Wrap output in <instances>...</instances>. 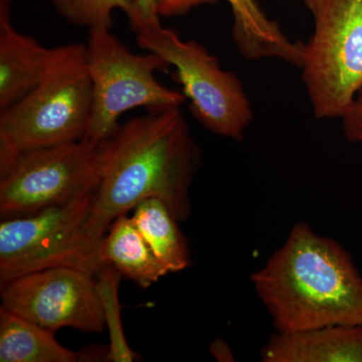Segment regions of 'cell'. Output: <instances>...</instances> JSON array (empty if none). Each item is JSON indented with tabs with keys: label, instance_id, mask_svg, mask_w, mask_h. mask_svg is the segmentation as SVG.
Returning <instances> with one entry per match:
<instances>
[{
	"label": "cell",
	"instance_id": "cell-4",
	"mask_svg": "<svg viewBox=\"0 0 362 362\" xmlns=\"http://www.w3.org/2000/svg\"><path fill=\"white\" fill-rule=\"evenodd\" d=\"M87 59L93 85V109L89 128L83 139L102 143L113 134L125 112L180 108L182 93L169 89L156 78L170 65L158 54H134L109 28L89 30Z\"/></svg>",
	"mask_w": 362,
	"mask_h": 362
},
{
	"label": "cell",
	"instance_id": "cell-14",
	"mask_svg": "<svg viewBox=\"0 0 362 362\" xmlns=\"http://www.w3.org/2000/svg\"><path fill=\"white\" fill-rule=\"evenodd\" d=\"M98 259L101 268L110 264L144 289L169 274L126 214L112 223L98 251Z\"/></svg>",
	"mask_w": 362,
	"mask_h": 362
},
{
	"label": "cell",
	"instance_id": "cell-10",
	"mask_svg": "<svg viewBox=\"0 0 362 362\" xmlns=\"http://www.w3.org/2000/svg\"><path fill=\"white\" fill-rule=\"evenodd\" d=\"M264 362H362V325L276 331L261 349Z\"/></svg>",
	"mask_w": 362,
	"mask_h": 362
},
{
	"label": "cell",
	"instance_id": "cell-2",
	"mask_svg": "<svg viewBox=\"0 0 362 362\" xmlns=\"http://www.w3.org/2000/svg\"><path fill=\"white\" fill-rule=\"evenodd\" d=\"M276 331L362 325V275L346 250L308 223L251 276Z\"/></svg>",
	"mask_w": 362,
	"mask_h": 362
},
{
	"label": "cell",
	"instance_id": "cell-1",
	"mask_svg": "<svg viewBox=\"0 0 362 362\" xmlns=\"http://www.w3.org/2000/svg\"><path fill=\"white\" fill-rule=\"evenodd\" d=\"M201 159L180 108L150 111L120 124L102 142L101 171L89 213L66 244L59 266L96 275L101 269L98 251L112 223L145 199H160L180 223L187 221Z\"/></svg>",
	"mask_w": 362,
	"mask_h": 362
},
{
	"label": "cell",
	"instance_id": "cell-22",
	"mask_svg": "<svg viewBox=\"0 0 362 362\" xmlns=\"http://www.w3.org/2000/svg\"><path fill=\"white\" fill-rule=\"evenodd\" d=\"M303 1L307 4V6H309V4H311L312 0H303Z\"/></svg>",
	"mask_w": 362,
	"mask_h": 362
},
{
	"label": "cell",
	"instance_id": "cell-20",
	"mask_svg": "<svg viewBox=\"0 0 362 362\" xmlns=\"http://www.w3.org/2000/svg\"><path fill=\"white\" fill-rule=\"evenodd\" d=\"M220 0H156V9L159 16L173 18L182 16L197 6L216 4Z\"/></svg>",
	"mask_w": 362,
	"mask_h": 362
},
{
	"label": "cell",
	"instance_id": "cell-18",
	"mask_svg": "<svg viewBox=\"0 0 362 362\" xmlns=\"http://www.w3.org/2000/svg\"><path fill=\"white\" fill-rule=\"evenodd\" d=\"M341 119L346 139L351 143L362 144V87Z\"/></svg>",
	"mask_w": 362,
	"mask_h": 362
},
{
	"label": "cell",
	"instance_id": "cell-13",
	"mask_svg": "<svg viewBox=\"0 0 362 362\" xmlns=\"http://www.w3.org/2000/svg\"><path fill=\"white\" fill-rule=\"evenodd\" d=\"M98 350L73 351L59 344L54 332L0 308V361L78 362L98 358Z\"/></svg>",
	"mask_w": 362,
	"mask_h": 362
},
{
	"label": "cell",
	"instance_id": "cell-6",
	"mask_svg": "<svg viewBox=\"0 0 362 362\" xmlns=\"http://www.w3.org/2000/svg\"><path fill=\"white\" fill-rule=\"evenodd\" d=\"M138 45L176 69L182 94L195 118L214 134L240 141L252 120L251 103L240 78L194 40H183L161 25L136 32Z\"/></svg>",
	"mask_w": 362,
	"mask_h": 362
},
{
	"label": "cell",
	"instance_id": "cell-19",
	"mask_svg": "<svg viewBox=\"0 0 362 362\" xmlns=\"http://www.w3.org/2000/svg\"><path fill=\"white\" fill-rule=\"evenodd\" d=\"M135 13L130 23L133 30L138 32L144 28L161 25L156 9V0H134Z\"/></svg>",
	"mask_w": 362,
	"mask_h": 362
},
{
	"label": "cell",
	"instance_id": "cell-9",
	"mask_svg": "<svg viewBox=\"0 0 362 362\" xmlns=\"http://www.w3.org/2000/svg\"><path fill=\"white\" fill-rule=\"evenodd\" d=\"M94 190L64 206L1 220L0 283L58 266L64 250L92 204Z\"/></svg>",
	"mask_w": 362,
	"mask_h": 362
},
{
	"label": "cell",
	"instance_id": "cell-5",
	"mask_svg": "<svg viewBox=\"0 0 362 362\" xmlns=\"http://www.w3.org/2000/svg\"><path fill=\"white\" fill-rule=\"evenodd\" d=\"M303 81L318 119L341 118L362 87V0H312Z\"/></svg>",
	"mask_w": 362,
	"mask_h": 362
},
{
	"label": "cell",
	"instance_id": "cell-7",
	"mask_svg": "<svg viewBox=\"0 0 362 362\" xmlns=\"http://www.w3.org/2000/svg\"><path fill=\"white\" fill-rule=\"evenodd\" d=\"M102 143L87 139L23 152L0 170L2 220L64 206L99 182Z\"/></svg>",
	"mask_w": 362,
	"mask_h": 362
},
{
	"label": "cell",
	"instance_id": "cell-12",
	"mask_svg": "<svg viewBox=\"0 0 362 362\" xmlns=\"http://www.w3.org/2000/svg\"><path fill=\"white\" fill-rule=\"evenodd\" d=\"M226 1L233 11V39L245 58L279 59L301 68L305 44L290 40L257 0Z\"/></svg>",
	"mask_w": 362,
	"mask_h": 362
},
{
	"label": "cell",
	"instance_id": "cell-11",
	"mask_svg": "<svg viewBox=\"0 0 362 362\" xmlns=\"http://www.w3.org/2000/svg\"><path fill=\"white\" fill-rule=\"evenodd\" d=\"M13 0H0V111L28 95L42 80L51 49L13 28Z\"/></svg>",
	"mask_w": 362,
	"mask_h": 362
},
{
	"label": "cell",
	"instance_id": "cell-15",
	"mask_svg": "<svg viewBox=\"0 0 362 362\" xmlns=\"http://www.w3.org/2000/svg\"><path fill=\"white\" fill-rule=\"evenodd\" d=\"M131 218L168 273H177L190 266L189 247L178 226L180 221L163 202L145 199L133 209Z\"/></svg>",
	"mask_w": 362,
	"mask_h": 362
},
{
	"label": "cell",
	"instance_id": "cell-21",
	"mask_svg": "<svg viewBox=\"0 0 362 362\" xmlns=\"http://www.w3.org/2000/svg\"><path fill=\"white\" fill-rule=\"evenodd\" d=\"M211 354L218 361H233L230 347L226 345L223 340L218 339L213 342L211 346Z\"/></svg>",
	"mask_w": 362,
	"mask_h": 362
},
{
	"label": "cell",
	"instance_id": "cell-17",
	"mask_svg": "<svg viewBox=\"0 0 362 362\" xmlns=\"http://www.w3.org/2000/svg\"><path fill=\"white\" fill-rule=\"evenodd\" d=\"M59 16L74 25L93 28H109L113 23V13L121 9L129 20L134 16V0H52Z\"/></svg>",
	"mask_w": 362,
	"mask_h": 362
},
{
	"label": "cell",
	"instance_id": "cell-8",
	"mask_svg": "<svg viewBox=\"0 0 362 362\" xmlns=\"http://www.w3.org/2000/svg\"><path fill=\"white\" fill-rule=\"evenodd\" d=\"M1 308L56 332L106 329L96 275L74 267L30 272L1 284Z\"/></svg>",
	"mask_w": 362,
	"mask_h": 362
},
{
	"label": "cell",
	"instance_id": "cell-3",
	"mask_svg": "<svg viewBox=\"0 0 362 362\" xmlns=\"http://www.w3.org/2000/svg\"><path fill=\"white\" fill-rule=\"evenodd\" d=\"M92 109L86 45L51 49L39 84L0 111V170L23 152L83 139Z\"/></svg>",
	"mask_w": 362,
	"mask_h": 362
},
{
	"label": "cell",
	"instance_id": "cell-16",
	"mask_svg": "<svg viewBox=\"0 0 362 362\" xmlns=\"http://www.w3.org/2000/svg\"><path fill=\"white\" fill-rule=\"evenodd\" d=\"M120 272L107 264L96 274L97 289L103 307L106 328L109 330V347L106 361L132 362L138 356L133 351L126 339L121 322V308L119 303Z\"/></svg>",
	"mask_w": 362,
	"mask_h": 362
}]
</instances>
